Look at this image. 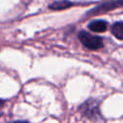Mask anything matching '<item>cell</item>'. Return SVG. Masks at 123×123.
I'll return each mask as SVG.
<instances>
[{
	"label": "cell",
	"instance_id": "1",
	"mask_svg": "<svg viewBox=\"0 0 123 123\" xmlns=\"http://www.w3.org/2000/svg\"><path fill=\"white\" fill-rule=\"evenodd\" d=\"M79 39L83 45L90 50H97L103 47V39L100 37L93 36L85 31L79 33Z\"/></svg>",
	"mask_w": 123,
	"mask_h": 123
},
{
	"label": "cell",
	"instance_id": "2",
	"mask_svg": "<svg viewBox=\"0 0 123 123\" xmlns=\"http://www.w3.org/2000/svg\"><path fill=\"white\" fill-rule=\"evenodd\" d=\"M80 111H82V113L88 117L89 119L95 120L97 118L100 117V111H99V108H98V104L94 101V100H88L86 103H84L81 107H80Z\"/></svg>",
	"mask_w": 123,
	"mask_h": 123
},
{
	"label": "cell",
	"instance_id": "3",
	"mask_svg": "<svg viewBox=\"0 0 123 123\" xmlns=\"http://www.w3.org/2000/svg\"><path fill=\"white\" fill-rule=\"evenodd\" d=\"M88 28L92 32H95V33H103V32H105L107 30L108 24L104 20H94V21H92V22H90L88 24Z\"/></svg>",
	"mask_w": 123,
	"mask_h": 123
},
{
	"label": "cell",
	"instance_id": "4",
	"mask_svg": "<svg viewBox=\"0 0 123 123\" xmlns=\"http://www.w3.org/2000/svg\"><path fill=\"white\" fill-rule=\"evenodd\" d=\"M73 5V3L69 2V1H66V0H61V1H56L54 3H52L49 8L51 10H55V11H60V10H64V9H67L69 7H71Z\"/></svg>",
	"mask_w": 123,
	"mask_h": 123
},
{
	"label": "cell",
	"instance_id": "5",
	"mask_svg": "<svg viewBox=\"0 0 123 123\" xmlns=\"http://www.w3.org/2000/svg\"><path fill=\"white\" fill-rule=\"evenodd\" d=\"M111 33L116 38L123 39V22L114 23L111 26Z\"/></svg>",
	"mask_w": 123,
	"mask_h": 123
},
{
	"label": "cell",
	"instance_id": "6",
	"mask_svg": "<svg viewBox=\"0 0 123 123\" xmlns=\"http://www.w3.org/2000/svg\"><path fill=\"white\" fill-rule=\"evenodd\" d=\"M122 5L121 2H111V3H107V4H104V5H101L99 6L98 8H96L95 10L91 11V13H95V12H105V11H108V10H111V9H114L116 8L117 6H120Z\"/></svg>",
	"mask_w": 123,
	"mask_h": 123
},
{
	"label": "cell",
	"instance_id": "7",
	"mask_svg": "<svg viewBox=\"0 0 123 123\" xmlns=\"http://www.w3.org/2000/svg\"><path fill=\"white\" fill-rule=\"evenodd\" d=\"M3 104H4V101H3L2 99H0V108L3 106Z\"/></svg>",
	"mask_w": 123,
	"mask_h": 123
},
{
	"label": "cell",
	"instance_id": "8",
	"mask_svg": "<svg viewBox=\"0 0 123 123\" xmlns=\"http://www.w3.org/2000/svg\"><path fill=\"white\" fill-rule=\"evenodd\" d=\"M15 123H29V122H26V121H18V122H15Z\"/></svg>",
	"mask_w": 123,
	"mask_h": 123
}]
</instances>
